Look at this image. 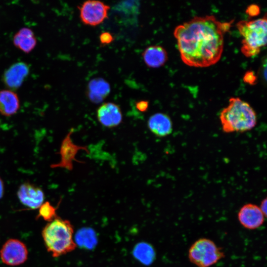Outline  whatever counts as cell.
I'll use <instances>...</instances> for the list:
<instances>
[{
	"label": "cell",
	"instance_id": "obj_9",
	"mask_svg": "<svg viewBox=\"0 0 267 267\" xmlns=\"http://www.w3.org/2000/svg\"><path fill=\"white\" fill-rule=\"evenodd\" d=\"M17 195L20 202L30 209L39 208L44 202L43 189L34 184L25 181L18 187Z\"/></svg>",
	"mask_w": 267,
	"mask_h": 267
},
{
	"label": "cell",
	"instance_id": "obj_20",
	"mask_svg": "<svg viewBox=\"0 0 267 267\" xmlns=\"http://www.w3.org/2000/svg\"><path fill=\"white\" fill-rule=\"evenodd\" d=\"M39 209V214L37 216L38 219L41 217L44 221L49 222L57 217L56 214L57 208L52 206L49 201L44 202Z\"/></svg>",
	"mask_w": 267,
	"mask_h": 267
},
{
	"label": "cell",
	"instance_id": "obj_10",
	"mask_svg": "<svg viewBox=\"0 0 267 267\" xmlns=\"http://www.w3.org/2000/svg\"><path fill=\"white\" fill-rule=\"evenodd\" d=\"M237 218L244 227L248 229H255L264 223L266 217L258 205L248 203L240 209Z\"/></svg>",
	"mask_w": 267,
	"mask_h": 267
},
{
	"label": "cell",
	"instance_id": "obj_1",
	"mask_svg": "<svg viewBox=\"0 0 267 267\" xmlns=\"http://www.w3.org/2000/svg\"><path fill=\"white\" fill-rule=\"evenodd\" d=\"M231 21L222 22L214 15L195 16L178 25L174 31L183 62L205 67L216 63L223 48V35Z\"/></svg>",
	"mask_w": 267,
	"mask_h": 267
},
{
	"label": "cell",
	"instance_id": "obj_21",
	"mask_svg": "<svg viewBox=\"0 0 267 267\" xmlns=\"http://www.w3.org/2000/svg\"><path fill=\"white\" fill-rule=\"evenodd\" d=\"M113 40V36L108 32H103L99 36L100 42L103 45L108 44L112 43Z\"/></svg>",
	"mask_w": 267,
	"mask_h": 267
},
{
	"label": "cell",
	"instance_id": "obj_17",
	"mask_svg": "<svg viewBox=\"0 0 267 267\" xmlns=\"http://www.w3.org/2000/svg\"><path fill=\"white\" fill-rule=\"evenodd\" d=\"M14 45L25 53H29L35 47L37 40L30 28H21L13 36Z\"/></svg>",
	"mask_w": 267,
	"mask_h": 267
},
{
	"label": "cell",
	"instance_id": "obj_11",
	"mask_svg": "<svg viewBox=\"0 0 267 267\" xmlns=\"http://www.w3.org/2000/svg\"><path fill=\"white\" fill-rule=\"evenodd\" d=\"M28 65L23 62L15 63L4 72L2 80L9 89H16L21 87L29 73Z\"/></svg>",
	"mask_w": 267,
	"mask_h": 267
},
{
	"label": "cell",
	"instance_id": "obj_4",
	"mask_svg": "<svg viewBox=\"0 0 267 267\" xmlns=\"http://www.w3.org/2000/svg\"><path fill=\"white\" fill-rule=\"evenodd\" d=\"M267 17L241 20L236 26L243 39L241 50L247 57L257 55L267 43Z\"/></svg>",
	"mask_w": 267,
	"mask_h": 267
},
{
	"label": "cell",
	"instance_id": "obj_15",
	"mask_svg": "<svg viewBox=\"0 0 267 267\" xmlns=\"http://www.w3.org/2000/svg\"><path fill=\"white\" fill-rule=\"evenodd\" d=\"M145 64L150 68L163 66L168 59L166 49L160 45H151L145 49L142 53Z\"/></svg>",
	"mask_w": 267,
	"mask_h": 267
},
{
	"label": "cell",
	"instance_id": "obj_22",
	"mask_svg": "<svg viewBox=\"0 0 267 267\" xmlns=\"http://www.w3.org/2000/svg\"><path fill=\"white\" fill-rule=\"evenodd\" d=\"M243 80L245 83L253 85L256 83L257 78L254 72L248 71L246 72L244 76Z\"/></svg>",
	"mask_w": 267,
	"mask_h": 267
},
{
	"label": "cell",
	"instance_id": "obj_12",
	"mask_svg": "<svg viewBox=\"0 0 267 267\" xmlns=\"http://www.w3.org/2000/svg\"><path fill=\"white\" fill-rule=\"evenodd\" d=\"M97 118L102 125L111 128L118 126L122 122L123 116L121 109L117 104L106 102L97 109Z\"/></svg>",
	"mask_w": 267,
	"mask_h": 267
},
{
	"label": "cell",
	"instance_id": "obj_19",
	"mask_svg": "<svg viewBox=\"0 0 267 267\" xmlns=\"http://www.w3.org/2000/svg\"><path fill=\"white\" fill-rule=\"evenodd\" d=\"M76 245L80 247L91 249L97 244V237L93 230L90 228H83L79 230L75 237Z\"/></svg>",
	"mask_w": 267,
	"mask_h": 267
},
{
	"label": "cell",
	"instance_id": "obj_2",
	"mask_svg": "<svg viewBox=\"0 0 267 267\" xmlns=\"http://www.w3.org/2000/svg\"><path fill=\"white\" fill-rule=\"evenodd\" d=\"M222 131L227 134L244 133L252 130L257 125V114L247 102L239 97H232L228 105L220 114Z\"/></svg>",
	"mask_w": 267,
	"mask_h": 267
},
{
	"label": "cell",
	"instance_id": "obj_3",
	"mask_svg": "<svg viewBox=\"0 0 267 267\" xmlns=\"http://www.w3.org/2000/svg\"><path fill=\"white\" fill-rule=\"evenodd\" d=\"M73 227L69 221L57 217L43 229L42 235L46 250L53 257L74 250L76 244L73 239Z\"/></svg>",
	"mask_w": 267,
	"mask_h": 267
},
{
	"label": "cell",
	"instance_id": "obj_13",
	"mask_svg": "<svg viewBox=\"0 0 267 267\" xmlns=\"http://www.w3.org/2000/svg\"><path fill=\"white\" fill-rule=\"evenodd\" d=\"M149 130L158 137H164L173 131V123L171 118L163 113H157L151 115L147 122Z\"/></svg>",
	"mask_w": 267,
	"mask_h": 267
},
{
	"label": "cell",
	"instance_id": "obj_24",
	"mask_svg": "<svg viewBox=\"0 0 267 267\" xmlns=\"http://www.w3.org/2000/svg\"><path fill=\"white\" fill-rule=\"evenodd\" d=\"M149 103L146 100H139L136 102V109L142 112H145L148 108Z\"/></svg>",
	"mask_w": 267,
	"mask_h": 267
},
{
	"label": "cell",
	"instance_id": "obj_6",
	"mask_svg": "<svg viewBox=\"0 0 267 267\" xmlns=\"http://www.w3.org/2000/svg\"><path fill=\"white\" fill-rule=\"evenodd\" d=\"M73 132L74 129L71 128L62 140L59 151L57 153L61 156L60 161L57 163L51 164V168H60L71 171L73 168V161L83 163L77 160L75 156L80 150H83L87 153H89V151L87 146L78 145L73 142L71 136Z\"/></svg>",
	"mask_w": 267,
	"mask_h": 267
},
{
	"label": "cell",
	"instance_id": "obj_16",
	"mask_svg": "<svg viewBox=\"0 0 267 267\" xmlns=\"http://www.w3.org/2000/svg\"><path fill=\"white\" fill-rule=\"evenodd\" d=\"M110 92V85L103 79H94L88 84V95L89 100L93 103H98L102 101Z\"/></svg>",
	"mask_w": 267,
	"mask_h": 267
},
{
	"label": "cell",
	"instance_id": "obj_7",
	"mask_svg": "<svg viewBox=\"0 0 267 267\" xmlns=\"http://www.w3.org/2000/svg\"><path fill=\"white\" fill-rule=\"evenodd\" d=\"M81 21L86 25L94 26L102 23L107 17L109 6L98 0H88L79 7Z\"/></svg>",
	"mask_w": 267,
	"mask_h": 267
},
{
	"label": "cell",
	"instance_id": "obj_23",
	"mask_svg": "<svg viewBox=\"0 0 267 267\" xmlns=\"http://www.w3.org/2000/svg\"><path fill=\"white\" fill-rule=\"evenodd\" d=\"M246 12L250 16H256L260 13V7L257 4H251L247 7Z\"/></svg>",
	"mask_w": 267,
	"mask_h": 267
},
{
	"label": "cell",
	"instance_id": "obj_26",
	"mask_svg": "<svg viewBox=\"0 0 267 267\" xmlns=\"http://www.w3.org/2000/svg\"><path fill=\"white\" fill-rule=\"evenodd\" d=\"M4 194V182L0 177V199H1Z\"/></svg>",
	"mask_w": 267,
	"mask_h": 267
},
{
	"label": "cell",
	"instance_id": "obj_14",
	"mask_svg": "<svg viewBox=\"0 0 267 267\" xmlns=\"http://www.w3.org/2000/svg\"><path fill=\"white\" fill-rule=\"evenodd\" d=\"M20 108V100L17 94L10 89L0 91V114L10 117L16 114Z\"/></svg>",
	"mask_w": 267,
	"mask_h": 267
},
{
	"label": "cell",
	"instance_id": "obj_8",
	"mask_svg": "<svg viewBox=\"0 0 267 267\" xmlns=\"http://www.w3.org/2000/svg\"><path fill=\"white\" fill-rule=\"evenodd\" d=\"M28 251L25 244L17 239H9L0 250L2 262L8 266H16L23 264L27 260Z\"/></svg>",
	"mask_w": 267,
	"mask_h": 267
},
{
	"label": "cell",
	"instance_id": "obj_5",
	"mask_svg": "<svg viewBox=\"0 0 267 267\" xmlns=\"http://www.w3.org/2000/svg\"><path fill=\"white\" fill-rule=\"evenodd\" d=\"M188 257L190 262L197 267H210L223 258L224 253L212 240L202 238L190 247Z\"/></svg>",
	"mask_w": 267,
	"mask_h": 267
},
{
	"label": "cell",
	"instance_id": "obj_25",
	"mask_svg": "<svg viewBox=\"0 0 267 267\" xmlns=\"http://www.w3.org/2000/svg\"><path fill=\"white\" fill-rule=\"evenodd\" d=\"M267 198H265L262 201L260 206H259L265 217L267 216Z\"/></svg>",
	"mask_w": 267,
	"mask_h": 267
},
{
	"label": "cell",
	"instance_id": "obj_18",
	"mask_svg": "<svg viewBox=\"0 0 267 267\" xmlns=\"http://www.w3.org/2000/svg\"><path fill=\"white\" fill-rule=\"evenodd\" d=\"M133 254L138 261L145 265L151 264L155 258V252L152 246L145 242L136 244Z\"/></svg>",
	"mask_w": 267,
	"mask_h": 267
}]
</instances>
